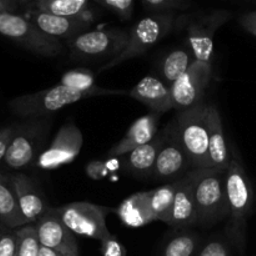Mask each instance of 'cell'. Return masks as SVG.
I'll return each mask as SVG.
<instances>
[{
  "mask_svg": "<svg viewBox=\"0 0 256 256\" xmlns=\"http://www.w3.org/2000/svg\"><path fill=\"white\" fill-rule=\"evenodd\" d=\"M110 95H128V92L119 89H106L102 86L82 92L59 84L42 92L15 98L9 102V109L16 116L22 119H42L82 100L92 96H110Z\"/></svg>",
  "mask_w": 256,
  "mask_h": 256,
  "instance_id": "1",
  "label": "cell"
},
{
  "mask_svg": "<svg viewBox=\"0 0 256 256\" xmlns=\"http://www.w3.org/2000/svg\"><path fill=\"white\" fill-rule=\"evenodd\" d=\"M224 179L229 210L228 234L239 249H244L248 219L252 215L255 195L244 165L236 155L232 156Z\"/></svg>",
  "mask_w": 256,
  "mask_h": 256,
  "instance_id": "2",
  "label": "cell"
},
{
  "mask_svg": "<svg viewBox=\"0 0 256 256\" xmlns=\"http://www.w3.org/2000/svg\"><path fill=\"white\" fill-rule=\"evenodd\" d=\"M208 112L209 104L202 102L192 109L179 112L172 124L168 125L186 152L194 170L210 169Z\"/></svg>",
  "mask_w": 256,
  "mask_h": 256,
  "instance_id": "3",
  "label": "cell"
},
{
  "mask_svg": "<svg viewBox=\"0 0 256 256\" xmlns=\"http://www.w3.org/2000/svg\"><path fill=\"white\" fill-rule=\"evenodd\" d=\"M228 169V168H226ZM225 168L195 170V200L198 208V224L210 226L228 219Z\"/></svg>",
  "mask_w": 256,
  "mask_h": 256,
  "instance_id": "4",
  "label": "cell"
},
{
  "mask_svg": "<svg viewBox=\"0 0 256 256\" xmlns=\"http://www.w3.org/2000/svg\"><path fill=\"white\" fill-rule=\"evenodd\" d=\"M52 120L32 119L12 126V136L4 164L8 169L22 170L32 166L42 155L52 130Z\"/></svg>",
  "mask_w": 256,
  "mask_h": 256,
  "instance_id": "5",
  "label": "cell"
},
{
  "mask_svg": "<svg viewBox=\"0 0 256 256\" xmlns=\"http://www.w3.org/2000/svg\"><path fill=\"white\" fill-rule=\"evenodd\" d=\"M129 35V32L118 28L88 30L69 42V55L72 62H109L124 52Z\"/></svg>",
  "mask_w": 256,
  "mask_h": 256,
  "instance_id": "6",
  "label": "cell"
},
{
  "mask_svg": "<svg viewBox=\"0 0 256 256\" xmlns=\"http://www.w3.org/2000/svg\"><path fill=\"white\" fill-rule=\"evenodd\" d=\"M175 25L174 12H164V14H152L142 18L140 22L134 25L129 35V42L124 52L112 59V62H105L98 72H106L112 69L128 60L142 56V54L152 49V46L162 42L168 34L172 32Z\"/></svg>",
  "mask_w": 256,
  "mask_h": 256,
  "instance_id": "7",
  "label": "cell"
},
{
  "mask_svg": "<svg viewBox=\"0 0 256 256\" xmlns=\"http://www.w3.org/2000/svg\"><path fill=\"white\" fill-rule=\"evenodd\" d=\"M0 34L42 56H58L64 50L59 39L45 34L26 16L15 12L0 14Z\"/></svg>",
  "mask_w": 256,
  "mask_h": 256,
  "instance_id": "8",
  "label": "cell"
},
{
  "mask_svg": "<svg viewBox=\"0 0 256 256\" xmlns=\"http://www.w3.org/2000/svg\"><path fill=\"white\" fill-rule=\"evenodd\" d=\"M55 212L75 235L99 240L100 242L112 236L106 225V216L115 212L112 208L78 202L55 208Z\"/></svg>",
  "mask_w": 256,
  "mask_h": 256,
  "instance_id": "9",
  "label": "cell"
},
{
  "mask_svg": "<svg viewBox=\"0 0 256 256\" xmlns=\"http://www.w3.org/2000/svg\"><path fill=\"white\" fill-rule=\"evenodd\" d=\"M212 64L198 62L172 85L174 110L182 112L204 102V95L212 80Z\"/></svg>",
  "mask_w": 256,
  "mask_h": 256,
  "instance_id": "10",
  "label": "cell"
},
{
  "mask_svg": "<svg viewBox=\"0 0 256 256\" xmlns=\"http://www.w3.org/2000/svg\"><path fill=\"white\" fill-rule=\"evenodd\" d=\"M82 130L74 122H66L60 128L49 148L38 158L35 166L42 170H56L72 164L82 152Z\"/></svg>",
  "mask_w": 256,
  "mask_h": 256,
  "instance_id": "11",
  "label": "cell"
},
{
  "mask_svg": "<svg viewBox=\"0 0 256 256\" xmlns=\"http://www.w3.org/2000/svg\"><path fill=\"white\" fill-rule=\"evenodd\" d=\"M232 14L226 10H218L202 15L188 25V42L195 60L212 64L214 55V38L219 28L228 22Z\"/></svg>",
  "mask_w": 256,
  "mask_h": 256,
  "instance_id": "12",
  "label": "cell"
},
{
  "mask_svg": "<svg viewBox=\"0 0 256 256\" xmlns=\"http://www.w3.org/2000/svg\"><path fill=\"white\" fill-rule=\"evenodd\" d=\"M168 135L152 170V179L160 182H174L185 176L188 169L192 168L186 152L182 149L176 138L166 126Z\"/></svg>",
  "mask_w": 256,
  "mask_h": 256,
  "instance_id": "13",
  "label": "cell"
},
{
  "mask_svg": "<svg viewBox=\"0 0 256 256\" xmlns=\"http://www.w3.org/2000/svg\"><path fill=\"white\" fill-rule=\"evenodd\" d=\"M26 18L45 34L55 39H65L68 42L88 32L92 22L88 12L80 16H60L36 9L30 10Z\"/></svg>",
  "mask_w": 256,
  "mask_h": 256,
  "instance_id": "14",
  "label": "cell"
},
{
  "mask_svg": "<svg viewBox=\"0 0 256 256\" xmlns=\"http://www.w3.org/2000/svg\"><path fill=\"white\" fill-rule=\"evenodd\" d=\"M42 246L55 250L65 256H80L76 235L62 222L59 215L52 208L46 215L35 224Z\"/></svg>",
  "mask_w": 256,
  "mask_h": 256,
  "instance_id": "15",
  "label": "cell"
},
{
  "mask_svg": "<svg viewBox=\"0 0 256 256\" xmlns=\"http://www.w3.org/2000/svg\"><path fill=\"white\" fill-rule=\"evenodd\" d=\"M128 96L144 104L152 114L162 115L174 109L172 88L164 80L154 75L142 78L128 92Z\"/></svg>",
  "mask_w": 256,
  "mask_h": 256,
  "instance_id": "16",
  "label": "cell"
},
{
  "mask_svg": "<svg viewBox=\"0 0 256 256\" xmlns=\"http://www.w3.org/2000/svg\"><path fill=\"white\" fill-rule=\"evenodd\" d=\"M195 170L188 172L178 180L176 192L170 215L169 226L174 229H186L198 225V208L195 200Z\"/></svg>",
  "mask_w": 256,
  "mask_h": 256,
  "instance_id": "17",
  "label": "cell"
},
{
  "mask_svg": "<svg viewBox=\"0 0 256 256\" xmlns=\"http://www.w3.org/2000/svg\"><path fill=\"white\" fill-rule=\"evenodd\" d=\"M12 182L19 199L20 209L28 224H36L52 209L49 202H46L35 182L26 175H14Z\"/></svg>",
  "mask_w": 256,
  "mask_h": 256,
  "instance_id": "18",
  "label": "cell"
},
{
  "mask_svg": "<svg viewBox=\"0 0 256 256\" xmlns=\"http://www.w3.org/2000/svg\"><path fill=\"white\" fill-rule=\"evenodd\" d=\"M159 118L160 115L152 114V112L139 118L129 128L124 138L110 149L108 155L110 158L125 156V155H128L130 152L136 149V148L142 146V145L152 142L158 134Z\"/></svg>",
  "mask_w": 256,
  "mask_h": 256,
  "instance_id": "19",
  "label": "cell"
},
{
  "mask_svg": "<svg viewBox=\"0 0 256 256\" xmlns=\"http://www.w3.org/2000/svg\"><path fill=\"white\" fill-rule=\"evenodd\" d=\"M166 135L168 129H165L150 142L125 155L124 169L136 178H152L158 155L166 140Z\"/></svg>",
  "mask_w": 256,
  "mask_h": 256,
  "instance_id": "20",
  "label": "cell"
},
{
  "mask_svg": "<svg viewBox=\"0 0 256 256\" xmlns=\"http://www.w3.org/2000/svg\"><path fill=\"white\" fill-rule=\"evenodd\" d=\"M208 128H209V166L226 169L232 156L230 155L229 146L225 139L222 115L219 109L214 105H209Z\"/></svg>",
  "mask_w": 256,
  "mask_h": 256,
  "instance_id": "21",
  "label": "cell"
},
{
  "mask_svg": "<svg viewBox=\"0 0 256 256\" xmlns=\"http://www.w3.org/2000/svg\"><path fill=\"white\" fill-rule=\"evenodd\" d=\"M0 222L6 228L16 230L28 225L19 205L12 176L0 172Z\"/></svg>",
  "mask_w": 256,
  "mask_h": 256,
  "instance_id": "22",
  "label": "cell"
},
{
  "mask_svg": "<svg viewBox=\"0 0 256 256\" xmlns=\"http://www.w3.org/2000/svg\"><path fill=\"white\" fill-rule=\"evenodd\" d=\"M119 219L126 226L142 228L154 222L148 204V192H136L126 198L119 208L115 209Z\"/></svg>",
  "mask_w": 256,
  "mask_h": 256,
  "instance_id": "23",
  "label": "cell"
},
{
  "mask_svg": "<svg viewBox=\"0 0 256 256\" xmlns=\"http://www.w3.org/2000/svg\"><path fill=\"white\" fill-rule=\"evenodd\" d=\"M195 62V56L190 48H178L162 58L160 62V79L172 86L180 76L185 74Z\"/></svg>",
  "mask_w": 256,
  "mask_h": 256,
  "instance_id": "24",
  "label": "cell"
},
{
  "mask_svg": "<svg viewBox=\"0 0 256 256\" xmlns=\"http://www.w3.org/2000/svg\"><path fill=\"white\" fill-rule=\"evenodd\" d=\"M176 188L178 182H174L148 192V204H149L154 222H162L165 224H169Z\"/></svg>",
  "mask_w": 256,
  "mask_h": 256,
  "instance_id": "25",
  "label": "cell"
},
{
  "mask_svg": "<svg viewBox=\"0 0 256 256\" xmlns=\"http://www.w3.org/2000/svg\"><path fill=\"white\" fill-rule=\"evenodd\" d=\"M89 0H38L35 9L60 16H80L86 14Z\"/></svg>",
  "mask_w": 256,
  "mask_h": 256,
  "instance_id": "26",
  "label": "cell"
},
{
  "mask_svg": "<svg viewBox=\"0 0 256 256\" xmlns=\"http://www.w3.org/2000/svg\"><path fill=\"white\" fill-rule=\"evenodd\" d=\"M199 242L200 238L195 232H180L166 242L162 256H194Z\"/></svg>",
  "mask_w": 256,
  "mask_h": 256,
  "instance_id": "27",
  "label": "cell"
},
{
  "mask_svg": "<svg viewBox=\"0 0 256 256\" xmlns=\"http://www.w3.org/2000/svg\"><path fill=\"white\" fill-rule=\"evenodd\" d=\"M18 239L16 256H39L42 250L39 234L35 225H25L15 230Z\"/></svg>",
  "mask_w": 256,
  "mask_h": 256,
  "instance_id": "28",
  "label": "cell"
},
{
  "mask_svg": "<svg viewBox=\"0 0 256 256\" xmlns=\"http://www.w3.org/2000/svg\"><path fill=\"white\" fill-rule=\"evenodd\" d=\"M60 85L82 92L95 89L98 86L95 85V75L89 69H74L65 72L60 80Z\"/></svg>",
  "mask_w": 256,
  "mask_h": 256,
  "instance_id": "29",
  "label": "cell"
},
{
  "mask_svg": "<svg viewBox=\"0 0 256 256\" xmlns=\"http://www.w3.org/2000/svg\"><path fill=\"white\" fill-rule=\"evenodd\" d=\"M122 19H129L134 9V0H95Z\"/></svg>",
  "mask_w": 256,
  "mask_h": 256,
  "instance_id": "30",
  "label": "cell"
},
{
  "mask_svg": "<svg viewBox=\"0 0 256 256\" xmlns=\"http://www.w3.org/2000/svg\"><path fill=\"white\" fill-rule=\"evenodd\" d=\"M16 232L6 228L0 236V256H16Z\"/></svg>",
  "mask_w": 256,
  "mask_h": 256,
  "instance_id": "31",
  "label": "cell"
},
{
  "mask_svg": "<svg viewBox=\"0 0 256 256\" xmlns=\"http://www.w3.org/2000/svg\"><path fill=\"white\" fill-rule=\"evenodd\" d=\"M142 2L150 10L156 12V14L172 12L184 6V0H142Z\"/></svg>",
  "mask_w": 256,
  "mask_h": 256,
  "instance_id": "32",
  "label": "cell"
},
{
  "mask_svg": "<svg viewBox=\"0 0 256 256\" xmlns=\"http://www.w3.org/2000/svg\"><path fill=\"white\" fill-rule=\"evenodd\" d=\"M199 256H230V250L224 240L214 239L205 245Z\"/></svg>",
  "mask_w": 256,
  "mask_h": 256,
  "instance_id": "33",
  "label": "cell"
},
{
  "mask_svg": "<svg viewBox=\"0 0 256 256\" xmlns=\"http://www.w3.org/2000/svg\"><path fill=\"white\" fill-rule=\"evenodd\" d=\"M102 250L104 256H125L124 246L115 236L102 242Z\"/></svg>",
  "mask_w": 256,
  "mask_h": 256,
  "instance_id": "34",
  "label": "cell"
},
{
  "mask_svg": "<svg viewBox=\"0 0 256 256\" xmlns=\"http://www.w3.org/2000/svg\"><path fill=\"white\" fill-rule=\"evenodd\" d=\"M106 170V165L102 160H92L86 165V175L92 180H100L104 176V172Z\"/></svg>",
  "mask_w": 256,
  "mask_h": 256,
  "instance_id": "35",
  "label": "cell"
},
{
  "mask_svg": "<svg viewBox=\"0 0 256 256\" xmlns=\"http://www.w3.org/2000/svg\"><path fill=\"white\" fill-rule=\"evenodd\" d=\"M12 136V126L2 128L0 129V164H4L8 149H9L10 140Z\"/></svg>",
  "mask_w": 256,
  "mask_h": 256,
  "instance_id": "36",
  "label": "cell"
},
{
  "mask_svg": "<svg viewBox=\"0 0 256 256\" xmlns=\"http://www.w3.org/2000/svg\"><path fill=\"white\" fill-rule=\"evenodd\" d=\"M239 22L248 32H250V34L254 35L256 38V12L244 14L239 19Z\"/></svg>",
  "mask_w": 256,
  "mask_h": 256,
  "instance_id": "37",
  "label": "cell"
},
{
  "mask_svg": "<svg viewBox=\"0 0 256 256\" xmlns=\"http://www.w3.org/2000/svg\"><path fill=\"white\" fill-rule=\"evenodd\" d=\"M18 0H0V14L2 12H15Z\"/></svg>",
  "mask_w": 256,
  "mask_h": 256,
  "instance_id": "38",
  "label": "cell"
},
{
  "mask_svg": "<svg viewBox=\"0 0 256 256\" xmlns=\"http://www.w3.org/2000/svg\"><path fill=\"white\" fill-rule=\"evenodd\" d=\"M39 256H65V255L60 254V252H55V250H52V249H49V248L42 246V250H40Z\"/></svg>",
  "mask_w": 256,
  "mask_h": 256,
  "instance_id": "39",
  "label": "cell"
},
{
  "mask_svg": "<svg viewBox=\"0 0 256 256\" xmlns=\"http://www.w3.org/2000/svg\"><path fill=\"white\" fill-rule=\"evenodd\" d=\"M38 0H18V2H20V4H22V5H29V4H32V2H36Z\"/></svg>",
  "mask_w": 256,
  "mask_h": 256,
  "instance_id": "40",
  "label": "cell"
},
{
  "mask_svg": "<svg viewBox=\"0 0 256 256\" xmlns=\"http://www.w3.org/2000/svg\"><path fill=\"white\" fill-rule=\"evenodd\" d=\"M6 229V226H5V225H2V222H0V236H2V232H4V230Z\"/></svg>",
  "mask_w": 256,
  "mask_h": 256,
  "instance_id": "41",
  "label": "cell"
},
{
  "mask_svg": "<svg viewBox=\"0 0 256 256\" xmlns=\"http://www.w3.org/2000/svg\"><path fill=\"white\" fill-rule=\"evenodd\" d=\"M255 202H256V198H255Z\"/></svg>",
  "mask_w": 256,
  "mask_h": 256,
  "instance_id": "42",
  "label": "cell"
}]
</instances>
